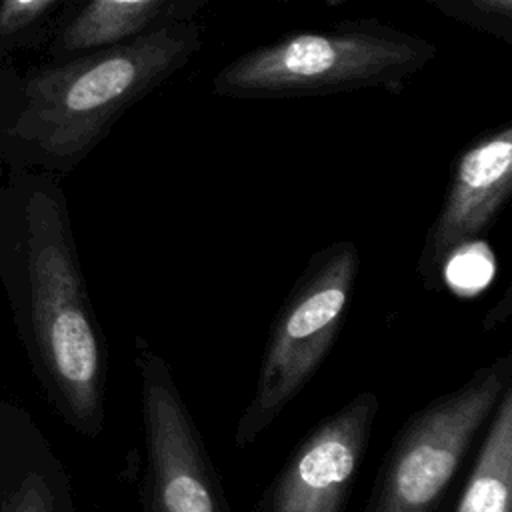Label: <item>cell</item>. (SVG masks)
<instances>
[{
    "mask_svg": "<svg viewBox=\"0 0 512 512\" xmlns=\"http://www.w3.org/2000/svg\"><path fill=\"white\" fill-rule=\"evenodd\" d=\"M58 486L38 470H30L6 504L4 512H68Z\"/></svg>",
    "mask_w": 512,
    "mask_h": 512,
    "instance_id": "4fadbf2b",
    "label": "cell"
},
{
    "mask_svg": "<svg viewBox=\"0 0 512 512\" xmlns=\"http://www.w3.org/2000/svg\"><path fill=\"white\" fill-rule=\"evenodd\" d=\"M210 0H80L70 6L42 48L62 60L102 46L134 40L158 28L196 20Z\"/></svg>",
    "mask_w": 512,
    "mask_h": 512,
    "instance_id": "9c48e42d",
    "label": "cell"
},
{
    "mask_svg": "<svg viewBox=\"0 0 512 512\" xmlns=\"http://www.w3.org/2000/svg\"><path fill=\"white\" fill-rule=\"evenodd\" d=\"M358 268L350 240L310 256L270 326L252 396L234 428L236 448L256 442L320 368L340 332Z\"/></svg>",
    "mask_w": 512,
    "mask_h": 512,
    "instance_id": "5b68a950",
    "label": "cell"
},
{
    "mask_svg": "<svg viewBox=\"0 0 512 512\" xmlns=\"http://www.w3.org/2000/svg\"><path fill=\"white\" fill-rule=\"evenodd\" d=\"M378 410V396L362 390L322 418L264 488L254 512H342Z\"/></svg>",
    "mask_w": 512,
    "mask_h": 512,
    "instance_id": "52a82bcc",
    "label": "cell"
},
{
    "mask_svg": "<svg viewBox=\"0 0 512 512\" xmlns=\"http://www.w3.org/2000/svg\"><path fill=\"white\" fill-rule=\"evenodd\" d=\"M444 16L512 46V0H418Z\"/></svg>",
    "mask_w": 512,
    "mask_h": 512,
    "instance_id": "7c38bea8",
    "label": "cell"
},
{
    "mask_svg": "<svg viewBox=\"0 0 512 512\" xmlns=\"http://www.w3.org/2000/svg\"><path fill=\"white\" fill-rule=\"evenodd\" d=\"M510 386L512 356L504 354L414 412L384 454L362 512H446L474 442Z\"/></svg>",
    "mask_w": 512,
    "mask_h": 512,
    "instance_id": "277c9868",
    "label": "cell"
},
{
    "mask_svg": "<svg viewBox=\"0 0 512 512\" xmlns=\"http://www.w3.org/2000/svg\"><path fill=\"white\" fill-rule=\"evenodd\" d=\"M436 52L426 38L378 18L342 20L240 54L216 72L212 92L226 98H298L360 88L400 92Z\"/></svg>",
    "mask_w": 512,
    "mask_h": 512,
    "instance_id": "3957f363",
    "label": "cell"
},
{
    "mask_svg": "<svg viewBox=\"0 0 512 512\" xmlns=\"http://www.w3.org/2000/svg\"><path fill=\"white\" fill-rule=\"evenodd\" d=\"M134 364L146 452L142 512H232L168 362L142 334Z\"/></svg>",
    "mask_w": 512,
    "mask_h": 512,
    "instance_id": "8992f818",
    "label": "cell"
},
{
    "mask_svg": "<svg viewBox=\"0 0 512 512\" xmlns=\"http://www.w3.org/2000/svg\"><path fill=\"white\" fill-rule=\"evenodd\" d=\"M202 48L198 20L30 66L0 62V152L70 170Z\"/></svg>",
    "mask_w": 512,
    "mask_h": 512,
    "instance_id": "6da1fadb",
    "label": "cell"
},
{
    "mask_svg": "<svg viewBox=\"0 0 512 512\" xmlns=\"http://www.w3.org/2000/svg\"><path fill=\"white\" fill-rule=\"evenodd\" d=\"M72 0H0V62L42 50Z\"/></svg>",
    "mask_w": 512,
    "mask_h": 512,
    "instance_id": "8fae6325",
    "label": "cell"
},
{
    "mask_svg": "<svg viewBox=\"0 0 512 512\" xmlns=\"http://www.w3.org/2000/svg\"><path fill=\"white\" fill-rule=\"evenodd\" d=\"M24 244L30 322L48 384L86 436L104 426L106 348L88 300L60 188L44 178L26 196Z\"/></svg>",
    "mask_w": 512,
    "mask_h": 512,
    "instance_id": "7a4b0ae2",
    "label": "cell"
},
{
    "mask_svg": "<svg viewBox=\"0 0 512 512\" xmlns=\"http://www.w3.org/2000/svg\"><path fill=\"white\" fill-rule=\"evenodd\" d=\"M512 192V124L474 140L456 158L444 202L428 228L418 274L438 288L446 264L476 242L494 222Z\"/></svg>",
    "mask_w": 512,
    "mask_h": 512,
    "instance_id": "ba28073f",
    "label": "cell"
},
{
    "mask_svg": "<svg viewBox=\"0 0 512 512\" xmlns=\"http://www.w3.org/2000/svg\"><path fill=\"white\" fill-rule=\"evenodd\" d=\"M452 512H512V386L484 428Z\"/></svg>",
    "mask_w": 512,
    "mask_h": 512,
    "instance_id": "30bf717a",
    "label": "cell"
},
{
    "mask_svg": "<svg viewBox=\"0 0 512 512\" xmlns=\"http://www.w3.org/2000/svg\"><path fill=\"white\" fill-rule=\"evenodd\" d=\"M278 2H292V0H278ZM322 2L328 6H338V4H344L346 0H322Z\"/></svg>",
    "mask_w": 512,
    "mask_h": 512,
    "instance_id": "5bb4252c",
    "label": "cell"
}]
</instances>
